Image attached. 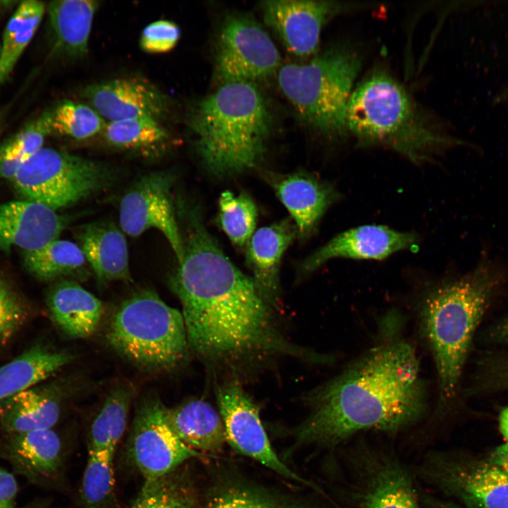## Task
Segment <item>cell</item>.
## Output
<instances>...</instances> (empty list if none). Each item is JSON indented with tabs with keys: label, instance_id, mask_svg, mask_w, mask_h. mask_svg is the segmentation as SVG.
<instances>
[{
	"label": "cell",
	"instance_id": "6da1fadb",
	"mask_svg": "<svg viewBox=\"0 0 508 508\" xmlns=\"http://www.w3.org/2000/svg\"><path fill=\"white\" fill-rule=\"evenodd\" d=\"M178 218L183 257L169 286L182 305L189 349L211 364L275 355L317 361L279 331L253 279L224 255L197 207H183Z\"/></svg>",
	"mask_w": 508,
	"mask_h": 508
},
{
	"label": "cell",
	"instance_id": "7a4b0ae2",
	"mask_svg": "<svg viewBox=\"0 0 508 508\" xmlns=\"http://www.w3.org/2000/svg\"><path fill=\"white\" fill-rule=\"evenodd\" d=\"M306 400L311 412L295 430L297 440L332 449L365 431L405 432L427 409L416 353L397 338L384 339Z\"/></svg>",
	"mask_w": 508,
	"mask_h": 508
},
{
	"label": "cell",
	"instance_id": "3957f363",
	"mask_svg": "<svg viewBox=\"0 0 508 508\" xmlns=\"http://www.w3.org/2000/svg\"><path fill=\"white\" fill-rule=\"evenodd\" d=\"M191 127L198 154L214 176H233L256 167L271 134L269 104L253 83L222 85L195 107Z\"/></svg>",
	"mask_w": 508,
	"mask_h": 508
},
{
	"label": "cell",
	"instance_id": "277c9868",
	"mask_svg": "<svg viewBox=\"0 0 508 508\" xmlns=\"http://www.w3.org/2000/svg\"><path fill=\"white\" fill-rule=\"evenodd\" d=\"M346 124L359 145L387 147L416 163L456 143L383 69L373 71L353 90Z\"/></svg>",
	"mask_w": 508,
	"mask_h": 508
},
{
	"label": "cell",
	"instance_id": "5b68a950",
	"mask_svg": "<svg viewBox=\"0 0 508 508\" xmlns=\"http://www.w3.org/2000/svg\"><path fill=\"white\" fill-rule=\"evenodd\" d=\"M495 282L490 271L480 267L435 287L425 298L421 324L437 371L440 409L455 394L472 337Z\"/></svg>",
	"mask_w": 508,
	"mask_h": 508
},
{
	"label": "cell",
	"instance_id": "8992f818",
	"mask_svg": "<svg viewBox=\"0 0 508 508\" xmlns=\"http://www.w3.org/2000/svg\"><path fill=\"white\" fill-rule=\"evenodd\" d=\"M332 450L339 508H423L413 467L393 447L358 436Z\"/></svg>",
	"mask_w": 508,
	"mask_h": 508
},
{
	"label": "cell",
	"instance_id": "52a82bcc",
	"mask_svg": "<svg viewBox=\"0 0 508 508\" xmlns=\"http://www.w3.org/2000/svg\"><path fill=\"white\" fill-rule=\"evenodd\" d=\"M362 65L350 46L333 47L305 64L279 68L278 83L303 122L329 138L348 135L346 109Z\"/></svg>",
	"mask_w": 508,
	"mask_h": 508
},
{
	"label": "cell",
	"instance_id": "ba28073f",
	"mask_svg": "<svg viewBox=\"0 0 508 508\" xmlns=\"http://www.w3.org/2000/svg\"><path fill=\"white\" fill-rule=\"evenodd\" d=\"M107 340L120 356L150 371H167L183 363L188 343L182 313L152 289L136 291L114 315Z\"/></svg>",
	"mask_w": 508,
	"mask_h": 508
},
{
	"label": "cell",
	"instance_id": "9c48e42d",
	"mask_svg": "<svg viewBox=\"0 0 508 508\" xmlns=\"http://www.w3.org/2000/svg\"><path fill=\"white\" fill-rule=\"evenodd\" d=\"M111 174L95 161L43 147L11 180L20 200L55 211L71 206L107 186Z\"/></svg>",
	"mask_w": 508,
	"mask_h": 508
},
{
	"label": "cell",
	"instance_id": "30bf717a",
	"mask_svg": "<svg viewBox=\"0 0 508 508\" xmlns=\"http://www.w3.org/2000/svg\"><path fill=\"white\" fill-rule=\"evenodd\" d=\"M413 467L427 492L455 497L466 508H508V472L491 463L474 464L429 448Z\"/></svg>",
	"mask_w": 508,
	"mask_h": 508
},
{
	"label": "cell",
	"instance_id": "8fae6325",
	"mask_svg": "<svg viewBox=\"0 0 508 508\" xmlns=\"http://www.w3.org/2000/svg\"><path fill=\"white\" fill-rule=\"evenodd\" d=\"M274 43L253 18L236 14L222 24L215 48V73L222 85L262 80L279 68Z\"/></svg>",
	"mask_w": 508,
	"mask_h": 508
},
{
	"label": "cell",
	"instance_id": "7c38bea8",
	"mask_svg": "<svg viewBox=\"0 0 508 508\" xmlns=\"http://www.w3.org/2000/svg\"><path fill=\"white\" fill-rule=\"evenodd\" d=\"M167 407L150 395L135 409L128 441V454L145 481L154 480L174 471L185 461L200 453L185 445L171 429Z\"/></svg>",
	"mask_w": 508,
	"mask_h": 508
},
{
	"label": "cell",
	"instance_id": "4fadbf2b",
	"mask_svg": "<svg viewBox=\"0 0 508 508\" xmlns=\"http://www.w3.org/2000/svg\"><path fill=\"white\" fill-rule=\"evenodd\" d=\"M172 179L164 171L141 177L123 195L119 204V225L122 231L136 237L150 228L160 231L180 263L183 244L171 192Z\"/></svg>",
	"mask_w": 508,
	"mask_h": 508
},
{
	"label": "cell",
	"instance_id": "5bb4252c",
	"mask_svg": "<svg viewBox=\"0 0 508 508\" xmlns=\"http://www.w3.org/2000/svg\"><path fill=\"white\" fill-rule=\"evenodd\" d=\"M216 398L226 442L232 447L286 478L312 485L279 459L262 426L258 408L237 382L219 385Z\"/></svg>",
	"mask_w": 508,
	"mask_h": 508
},
{
	"label": "cell",
	"instance_id": "9a60e30c",
	"mask_svg": "<svg viewBox=\"0 0 508 508\" xmlns=\"http://www.w3.org/2000/svg\"><path fill=\"white\" fill-rule=\"evenodd\" d=\"M360 6L337 1L271 0L261 6L265 24L287 51L297 56L313 54L324 25L337 14Z\"/></svg>",
	"mask_w": 508,
	"mask_h": 508
},
{
	"label": "cell",
	"instance_id": "2e32d148",
	"mask_svg": "<svg viewBox=\"0 0 508 508\" xmlns=\"http://www.w3.org/2000/svg\"><path fill=\"white\" fill-rule=\"evenodd\" d=\"M64 447L52 428L0 435V459L30 484L50 488L61 480Z\"/></svg>",
	"mask_w": 508,
	"mask_h": 508
},
{
	"label": "cell",
	"instance_id": "e0dca14e",
	"mask_svg": "<svg viewBox=\"0 0 508 508\" xmlns=\"http://www.w3.org/2000/svg\"><path fill=\"white\" fill-rule=\"evenodd\" d=\"M83 96L106 122L137 118L159 122L168 112L167 97L141 78H118L90 85Z\"/></svg>",
	"mask_w": 508,
	"mask_h": 508
},
{
	"label": "cell",
	"instance_id": "ac0fdd59",
	"mask_svg": "<svg viewBox=\"0 0 508 508\" xmlns=\"http://www.w3.org/2000/svg\"><path fill=\"white\" fill-rule=\"evenodd\" d=\"M417 241L412 233L399 231L382 225H363L341 232L308 256L301 270L312 272L336 258L381 260L411 248Z\"/></svg>",
	"mask_w": 508,
	"mask_h": 508
},
{
	"label": "cell",
	"instance_id": "d6986e66",
	"mask_svg": "<svg viewBox=\"0 0 508 508\" xmlns=\"http://www.w3.org/2000/svg\"><path fill=\"white\" fill-rule=\"evenodd\" d=\"M261 174L290 213L301 238L312 234L339 198L332 186L305 171L282 174L263 171Z\"/></svg>",
	"mask_w": 508,
	"mask_h": 508
},
{
	"label": "cell",
	"instance_id": "ffe728a7",
	"mask_svg": "<svg viewBox=\"0 0 508 508\" xmlns=\"http://www.w3.org/2000/svg\"><path fill=\"white\" fill-rule=\"evenodd\" d=\"M67 219L41 204L16 200L0 204V250L40 249L59 238Z\"/></svg>",
	"mask_w": 508,
	"mask_h": 508
},
{
	"label": "cell",
	"instance_id": "44dd1931",
	"mask_svg": "<svg viewBox=\"0 0 508 508\" xmlns=\"http://www.w3.org/2000/svg\"><path fill=\"white\" fill-rule=\"evenodd\" d=\"M298 234L289 219L258 229L246 244V259L254 284L272 309L279 301V267L282 258Z\"/></svg>",
	"mask_w": 508,
	"mask_h": 508
},
{
	"label": "cell",
	"instance_id": "7402d4cb",
	"mask_svg": "<svg viewBox=\"0 0 508 508\" xmlns=\"http://www.w3.org/2000/svg\"><path fill=\"white\" fill-rule=\"evenodd\" d=\"M76 238L99 282L131 280L126 239L114 222L99 221L81 226Z\"/></svg>",
	"mask_w": 508,
	"mask_h": 508
},
{
	"label": "cell",
	"instance_id": "603a6c76",
	"mask_svg": "<svg viewBox=\"0 0 508 508\" xmlns=\"http://www.w3.org/2000/svg\"><path fill=\"white\" fill-rule=\"evenodd\" d=\"M47 304L56 326L71 338H87L97 329L104 308L92 294L73 280L61 279L47 294Z\"/></svg>",
	"mask_w": 508,
	"mask_h": 508
},
{
	"label": "cell",
	"instance_id": "cb8c5ba5",
	"mask_svg": "<svg viewBox=\"0 0 508 508\" xmlns=\"http://www.w3.org/2000/svg\"><path fill=\"white\" fill-rule=\"evenodd\" d=\"M167 418L175 434L195 450L218 452L226 441L220 414L207 401L196 399L167 408Z\"/></svg>",
	"mask_w": 508,
	"mask_h": 508
},
{
	"label": "cell",
	"instance_id": "d4e9b609",
	"mask_svg": "<svg viewBox=\"0 0 508 508\" xmlns=\"http://www.w3.org/2000/svg\"><path fill=\"white\" fill-rule=\"evenodd\" d=\"M60 413L56 397L45 389L32 386L0 401V428L3 433L52 428Z\"/></svg>",
	"mask_w": 508,
	"mask_h": 508
},
{
	"label": "cell",
	"instance_id": "484cf974",
	"mask_svg": "<svg viewBox=\"0 0 508 508\" xmlns=\"http://www.w3.org/2000/svg\"><path fill=\"white\" fill-rule=\"evenodd\" d=\"M97 1H54L47 10L54 34L55 49L61 55L78 59L86 54Z\"/></svg>",
	"mask_w": 508,
	"mask_h": 508
},
{
	"label": "cell",
	"instance_id": "4316f807",
	"mask_svg": "<svg viewBox=\"0 0 508 508\" xmlns=\"http://www.w3.org/2000/svg\"><path fill=\"white\" fill-rule=\"evenodd\" d=\"M71 360L68 352L32 346L0 368V401L35 385Z\"/></svg>",
	"mask_w": 508,
	"mask_h": 508
},
{
	"label": "cell",
	"instance_id": "83f0119b",
	"mask_svg": "<svg viewBox=\"0 0 508 508\" xmlns=\"http://www.w3.org/2000/svg\"><path fill=\"white\" fill-rule=\"evenodd\" d=\"M25 268L40 280H54L62 277H85L88 265L79 246L72 241L56 239L44 247L23 251Z\"/></svg>",
	"mask_w": 508,
	"mask_h": 508
},
{
	"label": "cell",
	"instance_id": "f1b7e54d",
	"mask_svg": "<svg viewBox=\"0 0 508 508\" xmlns=\"http://www.w3.org/2000/svg\"><path fill=\"white\" fill-rule=\"evenodd\" d=\"M102 135L114 147L147 157L162 152L170 138L159 121L148 118L107 122Z\"/></svg>",
	"mask_w": 508,
	"mask_h": 508
},
{
	"label": "cell",
	"instance_id": "f546056e",
	"mask_svg": "<svg viewBox=\"0 0 508 508\" xmlns=\"http://www.w3.org/2000/svg\"><path fill=\"white\" fill-rule=\"evenodd\" d=\"M44 9L42 1H23L8 22L0 45V85L8 78L33 37Z\"/></svg>",
	"mask_w": 508,
	"mask_h": 508
},
{
	"label": "cell",
	"instance_id": "4dcf8cb0",
	"mask_svg": "<svg viewBox=\"0 0 508 508\" xmlns=\"http://www.w3.org/2000/svg\"><path fill=\"white\" fill-rule=\"evenodd\" d=\"M202 508H339L334 502L322 505L296 502L258 486L229 482L217 486Z\"/></svg>",
	"mask_w": 508,
	"mask_h": 508
},
{
	"label": "cell",
	"instance_id": "1f68e13d",
	"mask_svg": "<svg viewBox=\"0 0 508 508\" xmlns=\"http://www.w3.org/2000/svg\"><path fill=\"white\" fill-rule=\"evenodd\" d=\"M133 390L121 385L111 391L92 423L87 449L116 451L126 430Z\"/></svg>",
	"mask_w": 508,
	"mask_h": 508
},
{
	"label": "cell",
	"instance_id": "d6a6232c",
	"mask_svg": "<svg viewBox=\"0 0 508 508\" xmlns=\"http://www.w3.org/2000/svg\"><path fill=\"white\" fill-rule=\"evenodd\" d=\"M52 133L50 113L46 111L0 146V179L11 181L20 168L43 147Z\"/></svg>",
	"mask_w": 508,
	"mask_h": 508
},
{
	"label": "cell",
	"instance_id": "836d02e7",
	"mask_svg": "<svg viewBox=\"0 0 508 508\" xmlns=\"http://www.w3.org/2000/svg\"><path fill=\"white\" fill-rule=\"evenodd\" d=\"M115 450L87 449L80 498L84 508H109L114 501Z\"/></svg>",
	"mask_w": 508,
	"mask_h": 508
},
{
	"label": "cell",
	"instance_id": "e575fe53",
	"mask_svg": "<svg viewBox=\"0 0 508 508\" xmlns=\"http://www.w3.org/2000/svg\"><path fill=\"white\" fill-rule=\"evenodd\" d=\"M195 492L187 478L174 471L145 483L131 508H193Z\"/></svg>",
	"mask_w": 508,
	"mask_h": 508
},
{
	"label": "cell",
	"instance_id": "d590c367",
	"mask_svg": "<svg viewBox=\"0 0 508 508\" xmlns=\"http://www.w3.org/2000/svg\"><path fill=\"white\" fill-rule=\"evenodd\" d=\"M258 212L253 199L244 193L238 195L226 190L219 200V222L236 246H246L254 234Z\"/></svg>",
	"mask_w": 508,
	"mask_h": 508
},
{
	"label": "cell",
	"instance_id": "8d00e7d4",
	"mask_svg": "<svg viewBox=\"0 0 508 508\" xmlns=\"http://www.w3.org/2000/svg\"><path fill=\"white\" fill-rule=\"evenodd\" d=\"M52 133L77 140L102 132L106 121L91 106L65 100L49 111Z\"/></svg>",
	"mask_w": 508,
	"mask_h": 508
},
{
	"label": "cell",
	"instance_id": "74e56055",
	"mask_svg": "<svg viewBox=\"0 0 508 508\" xmlns=\"http://www.w3.org/2000/svg\"><path fill=\"white\" fill-rule=\"evenodd\" d=\"M26 317L27 310L22 300L0 277V342L10 338Z\"/></svg>",
	"mask_w": 508,
	"mask_h": 508
},
{
	"label": "cell",
	"instance_id": "f35d334b",
	"mask_svg": "<svg viewBox=\"0 0 508 508\" xmlns=\"http://www.w3.org/2000/svg\"><path fill=\"white\" fill-rule=\"evenodd\" d=\"M180 35V28L174 22L167 20H157L150 23L143 30L140 46L147 53H165L175 47Z\"/></svg>",
	"mask_w": 508,
	"mask_h": 508
},
{
	"label": "cell",
	"instance_id": "ab89813d",
	"mask_svg": "<svg viewBox=\"0 0 508 508\" xmlns=\"http://www.w3.org/2000/svg\"><path fill=\"white\" fill-rule=\"evenodd\" d=\"M18 494L16 475L0 465V508H18Z\"/></svg>",
	"mask_w": 508,
	"mask_h": 508
},
{
	"label": "cell",
	"instance_id": "60d3db41",
	"mask_svg": "<svg viewBox=\"0 0 508 508\" xmlns=\"http://www.w3.org/2000/svg\"><path fill=\"white\" fill-rule=\"evenodd\" d=\"M491 464L508 472V444L502 445L493 452Z\"/></svg>",
	"mask_w": 508,
	"mask_h": 508
},
{
	"label": "cell",
	"instance_id": "b9f144b4",
	"mask_svg": "<svg viewBox=\"0 0 508 508\" xmlns=\"http://www.w3.org/2000/svg\"><path fill=\"white\" fill-rule=\"evenodd\" d=\"M499 426L500 432L508 444V407L504 409L499 417Z\"/></svg>",
	"mask_w": 508,
	"mask_h": 508
},
{
	"label": "cell",
	"instance_id": "7bdbcfd3",
	"mask_svg": "<svg viewBox=\"0 0 508 508\" xmlns=\"http://www.w3.org/2000/svg\"><path fill=\"white\" fill-rule=\"evenodd\" d=\"M18 508H50L49 504L44 500H35L28 502L21 507Z\"/></svg>",
	"mask_w": 508,
	"mask_h": 508
},
{
	"label": "cell",
	"instance_id": "ee69618b",
	"mask_svg": "<svg viewBox=\"0 0 508 508\" xmlns=\"http://www.w3.org/2000/svg\"><path fill=\"white\" fill-rule=\"evenodd\" d=\"M502 333L505 338L508 339V321L503 325Z\"/></svg>",
	"mask_w": 508,
	"mask_h": 508
}]
</instances>
